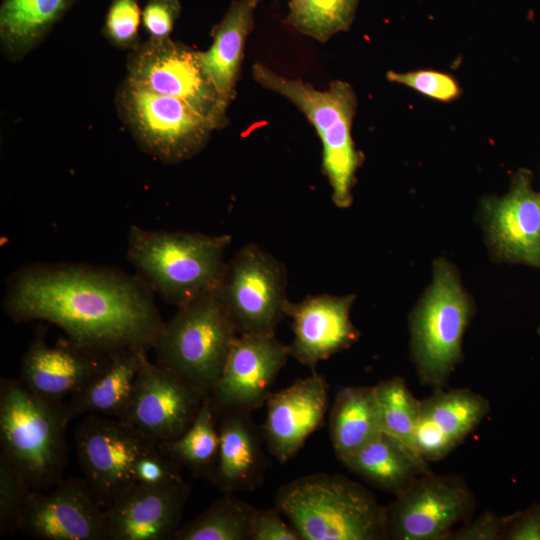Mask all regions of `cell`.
Returning a JSON list of instances; mask_svg holds the SVG:
<instances>
[{"label":"cell","mask_w":540,"mask_h":540,"mask_svg":"<svg viewBox=\"0 0 540 540\" xmlns=\"http://www.w3.org/2000/svg\"><path fill=\"white\" fill-rule=\"evenodd\" d=\"M152 294L138 275L116 269L35 264L10 278L4 310L17 322L52 323L92 351H148L164 324Z\"/></svg>","instance_id":"cell-1"},{"label":"cell","mask_w":540,"mask_h":540,"mask_svg":"<svg viewBox=\"0 0 540 540\" xmlns=\"http://www.w3.org/2000/svg\"><path fill=\"white\" fill-rule=\"evenodd\" d=\"M230 242V235L152 231L132 225L127 259L153 292L180 308L219 287Z\"/></svg>","instance_id":"cell-2"},{"label":"cell","mask_w":540,"mask_h":540,"mask_svg":"<svg viewBox=\"0 0 540 540\" xmlns=\"http://www.w3.org/2000/svg\"><path fill=\"white\" fill-rule=\"evenodd\" d=\"M275 506L302 540L388 539L385 506L343 475L316 473L292 480L277 491Z\"/></svg>","instance_id":"cell-3"},{"label":"cell","mask_w":540,"mask_h":540,"mask_svg":"<svg viewBox=\"0 0 540 540\" xmlns=\"http://www.w3.org/2000/svg\"><path fill=\"white\" fill-rule=\"evenodd\" d=\"M66 403L47 401L21 381H0L1 453L33 490L54 486L68 463Z\"/></svg>","instance_id":"cell-4"},{"label":"cell","mask_w":540,"mask_h":540,"mask_svg":"<svg viewBox=\"0 0 540 540\" xmlns=\"http://www.w3.org/2000/svg\"><path fill=\"white\" fill-rule=\"evenodd\" d=\"M431 285L411 311V357L424 386L441 389L463 359L462 345L474 313L458 272L443 258L433 262Z\"/></svg>","instance_id":"cell-5"},{"label":"cell","mask_w":540,"mask_h":540,"mask_svg":"<svg viewBox=\"0 0 540 540\" xmlns=\"http://www.w3.org/2000/svg\"><path fill=\"white\" fill-rule=\"evenodd\" d=\"M238 336L218 287L178 308L164 322L152 349L159 365L207 396Z\"/></svg>","instance_id":"cell-6"},{"label":"cell","mask_w":540,"mask_h":540,"mask_svg":"<svg viewBox=\"0 0 540 540\" xmlns=\"http://www.w3.org/2000/svg\"><path fill=\"white\" fill-rule=\"evenodd\" d=\"M253 77L263 87L291 101L315 127L322 142V165L332 188V200L339 208L349 207L355 173L362 160L351 135L357 105L351 86L335 81L328 89L319 90L263 64L253 66Z\"/></svg>","instance_id":"cell-7"},{"label":"cell","mask_w":540,"mask_h":540,"mask_svg":"<svg viewBox=\"0 0 540 540\" xmlns=\"http://www.w3.org/2000/svg\"><path fill=\"white\" fill-rule=\"evenodd\" d=\"M120 118L139 146L165 163L196 155L219 126L188 103L125 78L115 99Z\"/></svg>","instance_id":"cell-8"},{"label":"cell","mask_w":540,"mask_h":540,"mask_svg":"<svg viewBox=\"0 0 540 540\" xmlns=\"http://www.w3.org/2000/svg\"><path fill=\"white\" fill-rule=\"evenodd\" d=\"M284 266L256 245H246L229 263L220 294L239 335H275L289 300Z\"/></svg>","instance_id":"cell-9"},{"label":"cell","mask_w":540,"mask_h":540,"mask_svg":"<svg viewBox=\"0 0 540 540\" xmlns=\"http://www.w3.org/2000/svg\"><path fill=\"white\" fill-rule=\"evenodd\" d=\"M127 79L161 95L180 99L214 121L226 123L228 102L205 74L199 51L170 38L151 39L131 50Z\"/></svg>","instance_id":"cell-10"},{"label":"cell","mask_w":540,"mask_h":540,"mask_svg":"<svg viewBox=\"0 0 540 540\" xmlns=\"http://www.w3.org/2000/svg\"><path fill=\"white\" fill-rule=\"evenodd\" d=\"M385 508L388 539L449 540L471 519L476 499L461 476L429 471Z\"/></svg>","instance_id":"cell-11"},{"label":"cell","mask_w":540,"mask_h":540,"mask_svg":"<svg viewBox=\"0 0 540 540\" xmlns=\"http://www.w3.org/2000/svg\"><path fill=\"white\" fill-rule=\"evenodd\" d=\"M74 443L84 479L104 508L135 484L136 459L157 444L121 420L95 414L80 422Z\"/></svg>","instance_id":"cell-12"},{"label":"cell","mask_w":540,"mask_h":540,"mask_svg":"<svg viewBox=\"0 0 540 540\" xmlns=\"http://www.w3.org/2000/svg\"><path fill=\"white\" fill-rule=\"evenodd\" d=\"M205 397L174 372L152 363L146 353L122 421L157 444L165 442L190 426Z\"/></svg>","instance_id":"cell-13"},{"label":"cell","mask_w":540,"mask_h":540,"mask_svg":"<svg viewBox=\"0 0 540 540\" xmlns=\"http://www.w3.org/2000/svg\"><path fill=\"white\" fill-rule=\"evenodd\" d=\"M18 530L41 540H108L105 508L85 479H61L54 489L32 490Z\"/></svg>","instance_id":"cell-14"},{"label":"cell","mask_w":540,"mask_h":540,"mask_svg":"<svg viewBox=\"0 0 540 540\" xmlns=\"http://www.w3.org/2000/svg\"><path fill=\"white\" fill-rule=\"evenodd\" d=\"M289 356V345L275 335H239L209 395L218 416L263 406Z\"/></svg>","instance_id":"cell-15"},{"label":"cell","mask_w":540,"mask_h":540,"mask_svg":"<svg viewBox=\"0 0 540 540\" xmlns=\"http://www.w3.org/2000/svg\"><path fill=\"white\" fill-rule=\"evenodd\" d=\"M481 214L496 260L540 269V192L529 170L514 174L504 196L484 199Z\"/></svg>","instance_id":"cell-16"},{"label":"cell","mask_w":540,"mask_h":540,"mask_svg":"<svg viewBox=\"0 0 540 540\" xmlns=\"http://www.w3.org/2000/svg\"><path fill=\"white\" fill-rule=\"evenodd\" d=\"M260 427L270 454L281 464L293 459L324 423L329 405L326 378L312 371L286 388L272 392Z\"/></svg>","instance_id":"cell-17"},{"label":"cell","mask_w":540,"mask_h":540,"mask_svg":"<svg viewBox=\"0 0 540 540\" xmlns=\"http://www.w3.org/2000/svg\"><path fill=\"white\" fill-rule=\"evenodd\" d=\"M111 354L86 349L68 338L49 345L39 335L22 356L18 379L33 394L66 403L103 369Z\"/></svg>","instance_id":"cell-18"},{"label":"cell","mask_w":540,"mask_h":540,"mask_svg":"<svg viewBox=\"0 0 540 540\" xmlns=\"http://www.w3.org/2000/svg\"><path fill=\"white\" fill-rule=\"evenodd\" d=\"M189 487L133 484L106 508L108 540H174Z\"/></svg>","instance_id":"cell-19"},{"label":"cell","mask_w":540,"mask_h":540,"mask_svg":"<svg viewBox=\"0 0 540 540\" xmlns=\"http://www.w3.org/2000/svg\"><path fill=\"white\" fill-rule=\"evenodd\" d=\"M354 300L355 295L323 294L289 301L286 316L294 333L290 356L315 371L319 362L351 347L360 336L350 318Z\"/></svg>","instance_id":"cell-20"},{"label":"cell","mask_w":540,"mask_h":540,"mask_svg":"<svg viewBox=\"0 0 540 540\" xmlns=\"http://www.w3.org/2000/svg\"><path fill=\"white\" fill-rule=\"evenodd\" d=\"M247 412L219 415V450L209 477L221 493L252 491L261 485L268 466L261 430Z\"/></svg>","instance_id":"cell-21"},{"label":"cell","mask_w":540,"mask_h":540,"mask_svg":"<svg viewBox=\"0 0 540 540\" xmlns=\"http://www.w3.org/2000/svg\"><path fill=\"white\" fill-rule=\"evenodd\" d=\"M146 353L142 349L112 353L103 369L66 402L71 419L95 414L122 421Z\"/></svg>","instance_id":"cell-22"},{"label":"cell","mask_w":540,"mask_h":540,"mask_svg":"<svg viewBox=\"0 0 540 540\" xmlns=\"http://www.w3.org/2000/svg\"><path fill=\"white\" fill-rule=\"evenodd\" d=\"M258 3L259 0L232 2L214 29L209 49L199 51L205 74L228 103L235 93L246 39L253 29L254 11Z\"/></svg>","instance_id":"cell-23"},{"label":"cell","mask_w":540,"mask_h":540,"mask_svg":"<svg viewBox=\"0 0 540 540\" xmlns=\"http://www.w3.org/2000/svg\"><path fill=\"white\" fill-rule=\"evenodd\" d=\"M381 433L376 386L339 389L329 413V434L338 460L353 455Z\"/></svg>","instance_id":"cell-24"},{"label":"cell","mask_w":540,"mask_h":540,"mask_svg":"<svg viewBox=\"0 0 540 540\" xmlns=\"http://www.w3.org/2000/svg\"><path fill=\"white\" fill-rule=\"evenodd\" d=\"M340 462L371 486L395 497L407 490L420 475L431 471L427 462L414 457L383 432Z\"/></svg>","instance_id":"cell-25"},{"label":"cell","mask_w":540,"mask_h":540,"mask_svg":"<svg viewBox=\"0 0 540 540\" xmlns=\"http://www.w3.org/2000/svg\"><path fill=\"white\" fill-rule=\"evenodd\" d=\"M78 0H2L0 43L11 61L38 46Z\"/></svg>","instance_id":"cell-26"},{"label":"cell","mask_w":540,"mask_h":540,"mask_svg":"<svg viewBox=\"0 0 540 540\" xmlns=\"http://www.w3.org/2000/svg\"><path fill=\"white\" fill-rule=\"evenodd\" d=\"M218 420V414L207 395L190 426L176 438L158 443V446L180 468L208 480L218 456Z\"/></svg>","instance_id":"cell-27"},{"label":"cell","mask_w":540,"mask_h":540,"mask_svg":"<svg viewBox=\"0 0 540 540\" xmlns=\"http://www.w3.org/2000/svg\"><path fill=\"white\" fill-rule=\"evenodd\" d=\"M490 411L488 399L467 388L435 389L421 400V416L433 423L457 446Z\"/></svg>","instance_id":"cell-28"},{"label":"cell","mask_w":540,"mask_h":540,"mask_svg":"<svg viewBox=\"0 0 540 540\" xmlns=\"http://www.w3.org/2000/svg\"><path fill=\"white\" fill-rule=\"evenodd\" d=\"M257 508L222 493L203 512L181 525L174 540H250Z\"/></svg>","instance_id":"cell-29"},{"label":"cell","mask_w":540,"mask_h":540,"mask_svg":"<svg viewBox=\"0 0 540 540\" xmlns=\"http://www.w3.org/2000/svg\"><path fill=\"white\" fill-rule=\"evenodd\" d=\"M375 386L382 432L401 444L414 457L427 462L418 452L415 440L421 413V400L413 396L401 377L386 379Z\"/></svg>","instance_id":"cell-30"},{"label":"cell","mask_w":540,"mask_h":540,"mask_svg":"<svg viewBox=\"0 0 540 540\" xmlns=\"http://www.w3.org/2000/svg\"><path fill=\"white\" fill-rule=\"evenodd\" d=\"M358 0H290L287 23L320 42L349 28Z\"/></svg>","instance_id":"cell-31"},{"label":"cell","mask_w":540,"mask_h":540,"mask_svg":"<svg viewBox=\"0 0 540 540\" xmlns=\"http://www.w3.org/2000/svg\"><path fill=\"white\" fill-rule=\"evenodd\" d=\"M32 490L22 474L0 454V536L18 530L20 516Z\"/></svg>","instance_id":"cell-32"},{"label":"cell","mask_w":540,"mask_h":540,"mask_svg":"<svg viewBox=\"0 0 540 540\" xmlns=\"http://www.w3.org/2000/svg\"><path fill=\"white\" fill-rule=\"evenodd\" d=\"M141 20L138 0H111L103 33L115 47L134 50L141 44L138 35Z\"/></svg>","instance_id":"cell-33"},{"label":"cell","mask_w":540,"mask_h":540,"mask_svg":"<svg viewBox=\"0 0 540 540\" xmlns=\"http://www.w3.org/2000/svg\"><path fill=\"white\" fill-rule=\"evenodd\" d=\"M135 484L167 486L184 482L180 467L168 458L158 444L141 454L133 467Z\"/></svg>","instance_id":"cell-34"},{"label":"cell","mask_w":540,"mask_h":540,"mask_svg":"<svg viewBox=\"0 0 540 540\" xmlns=\"http://www.w3.org/2000/svg\"><path fill=\"white\" fill-rule=\"evenodd\" d=\"M387 78L392 82L408 86L428 97L441 101H450L460 93L453 77L433 70H418L407 73L389 71Z\"/></svg>","instance_id":"cell-35"},{"label":"cell","mask_w":540,"mask_h":540,"mask_svg":"<svg viewBox=\"0 0 540 540\" xmlns=\"http://www.w3.org/2000/svg\"><path fill=\"white\" fill-rule=\"evenodd\" d=\"M180 13L179 0H148L142 11V22L149 38H170Z\"/></svg>","instance_id":"cell-36"},{"label":"cell","mask_w":540,"mask_h":540,"mask_svg":"<svg viewBox=\"0 0 540 540\" xmlns=\"http://www.w3.org/2000/svg\"><path fill=\"white\" fill-rule=\"evenodd\" d=\"M283 517L276 507L257 509L252 520L250 540H302L297 530Z\"/></svg>","instance_id":"cell-37"},{"label":"cell","mask_w":540,"mask_h":540,"mask_svg":"<svg viewBox=\"0 0 540 540\" xmlns=\"http://www.w3.org/2000/svg\"><path fill=\"white\" fill-rule=\"evenodd\" d=\"M415 440L418 452L428 463L445 458L457 447V445L443 434L433 423L421 416V413Z\"/></svg>","instance_id":"cell-38"},{"label":"cell","mask_w":540,"mask_h":540,"mask_svg":"<svg viewBox=\"0 0 540 540\" xmlns=\"http://www.w3.org/2000/svg\"><path fill=\"white\" fill-rule=\"evenodd\" d=\"M507 516L486 511L454 531L449 540H504Z\"/></svg>","instance_id":"cell-39"},{"label":"cell","mask_w":540,"mask_h":540,"mask_svg":"<svg viewBox=\"0 0 540 540\" xmlns=\"http://www.w3.org/2000/svg\"><path fill=\"white\" fill-rule=\"evenodd\" d=\"M506 516L504 540H540V502Z\"/></svg>","instance_id":"cell-40"},{"label":"cell","mask_w":540,"mask_h":540,"mask_svg":"<svg viewBox=\"0 0 540 540\" xmlns=\"http://www.w3.org/2000/svg\"><path fill=\"white\" fill-rule=\"evenodd\" d=\"M538 334L540 335V325L538 327V330H537Z\"/></svg>","instance_id":"cell-41"},{"label":"cell","mask_w":540,"mask_h":540,"mask_svg":"<svg viewBox=\"0 0 540 540\" xmlns=\"http://www.w3.org/2000/svg\"><path fill=\"white\" fill-rule=\"evenodd\" d=\"M260 1V0H259Z\"/></svg>","instance_id":"cell-42"}]
</instances>
